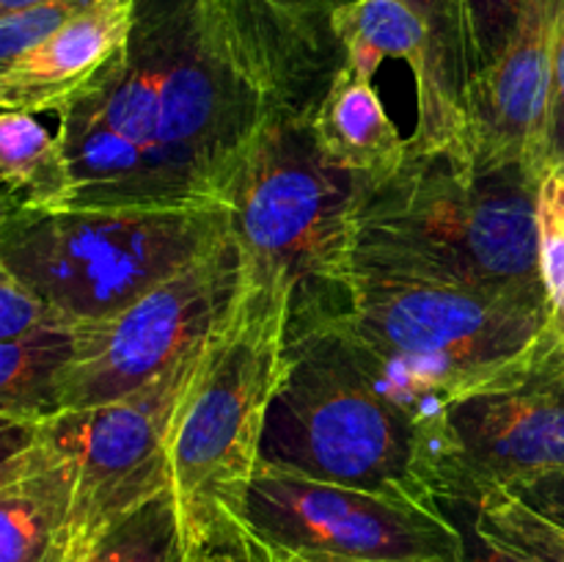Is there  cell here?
I'll return each mask as SVG.
<instances>
[{"label": "cell", "instance_id": "6da1fadb", "mask_svg": "<svg viewBox=\"0 0 564 562\" xmlns=\"http://www.w3.org/2000/svg\"><path fill=\"white\" fill-rule=\"evenodd\" d=\"M290 69L242 0H135L127 47L58 114L72 209L229 207Z\"/></svg>", "mask_w": 564, "mask_h": 562}, {"label": "cell", "instance_id": "7a4b0ae2", "mask_svg": "<svg viewBox=\"0 0 564 562\" xmlns=\"http://www.w3.org/2000/svg\"><path fill=\"white\" fill-rule=\"evenodd\" d=\"M292 320L334 334L380 395L416 413L444 441L449 402L516 367L554 328L545 292L367 273H345L292 306Z\"/></svg>", "mask_w": 564, "mask_h": 562}, {"label": "cell", "instance_id": "3957f363", "mask_svg": "<svg viewBox=\"0 0 564 562\" xmlns=\"http://www.w3.org/2000/svg\"><path fill=\"white\" fill-rule=\"evenodd\" d=\"M540 182L527 163L457 171L441 154L408 158L364 198L345 273L549 295Z\"/></svg>", "mask_w": 564, "mask_h": 562}, {"label": "cell", "instance_id": "277c9868", "mask_svg": "<svg viewBox=\"0 0 564 562\" xmlns=\"http://www.w3.org/2000/svg\"><path fill=\"white\" fill-rule=\"evenodd\" d=\"M259 463L427 510H444L452 488L446 441L380 395L334 334L295 320Z\"/></svg>", "mask_w": 564, "mask_h": 562}, {"label": "cell", "instance_id": "5b68a950", "mask_svg": "<svg viewBox=\"0 0 564 562\" xmlns=\"http://www.w3.org/2000/svg\"><path fill=\"white\" fill-rule=\"evenodd\" d=\"M229 235V207L9 213L0 226V268L75 325L99 323Z\"/></svg>", "mask_w": 564, "mask_h": 562}, {"label": "cell", "instance_id": "8992f818", "mask_svg": "<svg viewBox=\"0 0 564 562\" xmlns=\"http://www.w3.org/2000/svg\"><path fill=\"white\" fill-rule=\"evenodd\" d=\"M317 99H281L231 196V235L251 287H286L292 306L341 279L369 182L330 163L314 136Z\"/></svg>", "mask_w": 564, "mask_h": 562}, {"label": "cell", "instance_id": "52a82bcc", "mask_svg": "<svg viewBox=\"0 0 564 562\" xmlns=\"http://www.w3.org/2000/svg\"><path fill=\"white\" fill-rule=\"evenodd\" d=\"M292 290L251 287L171 428V474L187 534L224 512L251 483L270 402L284 375Z\"/></svg>", "mask_w": 564, "mask_h": 562}, {"label": "cell", "instance_id": "ba28073f", "mask_svg": "<svg viewBox=\"0 0 564 562\" xmlns=\"http://www.w3.org/2000/svg\"><path fill=\"white\" fill-rule=\"evenodd\" d=\"M248 264L235 235L124 306L75 328L61 413L110 406L202 353L240 309Z\"/></svg>", "mask_w": 564, "mask_h": 562}, {"label": "cell", "instance_id": "9c48e42d", "mask_svg": "<svg viewBox=\"0 0 564 562\" xmlns=\"http://www.w3.org/2000/svg\"><path fill=\"white\" fill-rule=\"evenodd\" d=\"M224 510L279 551L369 562H468L466 534L446 510L264 463Z\"/></svg>", "mask_w": 564, "mask_h": 562}, {"label": "cell", "instance_id": "30bf717a", "mask_svg": "<svg viewBox=\"0 0 564 562\" xmlns=\"http://www.w3.org/2000/svg\"><path fill=\"white\" fill-rule=\"evenodd\" d=\"M215 339L202 353L124 400L86 411H64L47 422L33 424L39 435L64 455L75 479L72 562L116 521L174 488L171 428Z\"/></svg>", "mask_w": 564, "mask_h": 562}, {"label": "cell", "instance_id": "8fae6325", "mask_svg": "<svg viewBox=\"0 0 564 562\" xmlns=\"http://www.w3.org/2000/svg\"><path fill=\"white\" fill-rule=\"evenodd\" d=\"M452 488L446 499L512 488L564 468V331L554 328L516 367L446 408Z\"/></svg>", "mask_w": 564, "mask_h": 562}, {"label": "cell", "instance_id": "7c38bea8", "mask_svg": "<svg viewBox=\"0 0 564 562\" xmlns=\"http://www.w3.org/2000/svg\"><path fill=\"white\" fill-rule=\"evenodd\" d=\"M564 0H529L499 64L468 83L466 171L527 163L545 180L554 53Z\"/></svg>", "mask_w": 564, "mask_h": 562}, {"label": "cell", "instance_id": "4fadbf2b", "mask_svg": "<svg viewBox=\"0 0 564 562\" xmlns=\"http://www.w3.org/2000/svg\"><path fill=\"white\" fill-rule=\"evenodd\" d=\"M75 479L33 424L3 422L0 562H72Z\"/></svg>", "mask_w": 564, "mask_h": 562}, {"label": "cell", "instance_id": "5bb4252c", "mask_svg": "<svg viewBox=\"0 0 564 562\" xmlns=\"http://www.w3.org/2000/svg\"><path fill=\"white\" fill-rule=\"evenodd\" d=\"M135 0H99L0 66V108L55 114L80 99L127 47Z\"/></svg>", "mask_w": 564, "mask_h": 562}, {"label": "cell", "instance_id": "9a60e30c", "mask_svg": "<svg viewBox=\"0 0 564 562\" xmlns=\"http://www.w3.org/2000/svg\"><path fill=\"white\" fill-rule=\"evenodd\" d=\"M430 31V64L416 86V130L408 138V158H446L466 171L468 132V33L463 0H408Z\"/></svg>", "mask_w": 564, "mask_h": 562}, {"label": "cell", "instance_id": "2e32d148", "mask_svg": "<svg viewBox=\"0 0 564 562\" xmlns=\"http://www.w3.org/2000/svg\"><path fill=\"white\" fill-rule=\"evenodd\" d=\"M319 149L347 174L380 187L408 163V141L400 136L372 77L341 64L314 108Z\"/></svg>", "mask_w": 564, "mask_h": 562}, {"label": "cell", "instance_id": "e0dca14e", "mask_svg": "<svg viewBox=\"0 0 564 562\" xmlns=\"http://www.w3.org/2000/svg\"><path fill=\"white\" fill-rule=\"evenodd\" d=\"M0 176L3 213H64L75 198V174L58 132L33 114H0Z\"/></svg>", "mask_w": 564, "mask_h": 562}, {"label": "cell", "instance_id": "ac0fdd59", "mask_svg": "<svg viewBox=\"0 0 564 562\" xmlns=\"http://www.w3.org/2000/svg\"><path fill=\"white\" fill-rule=\"evenodd\" d=\"M77 325L55 317L17 339L0 342V419L42 424L58 417L61 378L75 353Z\"/></svg>", "mask_w": 564, "mask_h": 562}, {"label": "cell", "instance_id": "d6986e66", "mask_svg": "<svg viewBox=\"0 0 564 562\" xmlns=\"http://www.w3.org/2000/svg\"><path fill=\"white\" fill-rule=\"evenodd\" d=\"M345 64L375 77L386 58L405 61L419 83L427 75L430 31L408 0H345L330 11Z\"/></svg>", "mask_w": 564, "mask_h": 562}, {"label": "cell", "instance_id": "ffe728a7", "mask_svg": "<svg viewBox=\"0 0 564 562\" xmlns=\"http://www.w3.org/2000/svg\"><path fill=\"white\" fill-rule=\"evenodd\" d=\"M75 562H191V540L174 488L116 521Z\"/></svg>", "mask_w": 564, "mask_h": 562}, {"label": "cell", "instance_id": "44dd1931", "mask_svg": "<svg viewBox=\"0 0 564 562\" xmlns=\"http://www.w3.org/2000/svg\"><path fill=\"white\" fill-rule=\"evenodd\" d=\"M452 499H460L471 512L477 529H482L507 549L538 562H564V529L529 510L510 490L485 488L477 494L452 496Z\"/></svg>", "mask_w": 564, "mask_h": 562}, {"label": "cell", "instance_id": "7402d4cb", "mask_svg": "<svg viewBox=\"0 0 564 562\" xmlns=\"http://www.w3.org/2000/svg\"><path fill=\"white\" fill-rule=\"evenodd\" d=\"M529 0H463L471 77L499 64L516 39Z\"/></svg>", "mask_w": 564, "mask_h": 562}, {"label": "cell", "instance_id": "603a6c76", "mask_svg": "<svg viewBox=\"0 0 564 562\" xmlns=\"http://www.w3.org/2000/svg\"><path fill=\"white\" fill-rule=\"evenodd\" d=\"M540 268L549 290L554 323L564 331V171H554L540 182L538 198Z\"/></svg>", "mask_w": 564, "mask_h": 562}, {"label": "cell", "instance_id": "cb8c5ba5", "mask_svg": "<svg viewBox=\"0 0 564 562\" xmlns=\"http://www.w3.org/2000/svg\"><path fill=\"white\" fill-rule=\"evenodd\" d=\"M99 0H42V3L25 6V9L0 14V66L14 61L33 44L47 39L77 14L97 6Z\"/></svg>", "mask_w": 564, "mask_h": 562}, {"label": "cell", "instance_id": "d4e9b609", "mask_svg": "<svg viewBox=\"0 0 564 562\" xmlns=\"http://www.w3.org/2000/svg\"><path fill=\"white\" fill-rule=\"evenodd\" d=\"M187 540L191 562H275L273 549L226 510L204 523L198 532L187 534Z\"/></svg>", "mask_w": 564, "mask_h": 562}, {"label": "cell", "instance_id": "484cf974", "mask_svg": "<svg viewBox=\"0 0 564 562\" xmlns=\"http://www.w3.org/2000/svg\"><path fill=\"white\" fill-rule=\"evenodd\" d=\"M64 314L55 312L42 295L22 284L14 273L0 268V342L17 339L25 331L39 328Z\"/></svg>", "mask_w": 564, "mask_h": 562}, {"label": "cell", "instance_id": "4316f807", "mask_svg": "<svg viewBox=\"0 0 564 562\" xmlns=\"http://www.w3.org/2000/svg\"><path fill=\"white\" fill-rule=\"evenodd\" d=\"M564 171V9L556 33L554 86H551L549 132H545V176Z\"/></svg>", "mask_w": 564, "mask_h": 562}, {"label": "cell", "instance_id": "83f0119b", "mask_svg": "<svg viewBox=\"0 0 564 562\" xmlns=\"http://www.w3.org/2000/svg\"><path fill=\"white\" fill-rule=\"evenodd\" d=\"M505 490H510L516 499H521L529 510H534L538 516L549 518L551 523L564 529V468L562 472L540 474L534 479H523V483Z\"/></svg>", "mask_w": 564, "mask_h": 562}, {"label": "cell", "instance_id": "f1b7e54d", "mask_svg": "<svg viewBox=\"0 0 564 562\" xmlns=\"http://www.w3.org/2000/svg\"><path fill=\"white\" fill-rule=\"evenodd\" d=\"M444 510L460 523L463 534H466L468 562H538L532 560V556L507 549V545H501L499 540H494L490 534H485L482 529H477L471 512H468V507L463 505L460 499H446Z\"/></svg>", "mask_w": 564, "mask_h": 562}, {"label": "cell", "instance_id": "f546056e", "mask_svg": "<svg viewBox=\"0 0 564 562\" xmlns=\"http://www.w3.org/2000/svg\"><path fill=\"white\" fill-rule=\"evenodd\" d=\"M275 562H369V560H345V556L328 554H301V551H279L273 549Z\"/></svg>", "mask_w": 564, "mask_h": 562}, {"label": "cell", "instance_id": "4dcf8cb0", "mask_svg": "<svg viewBox=\"0 0 564 562\" xmlns=\"http://www.w3.org/2000/svg\"><path fill=\"white\" fill-rule=\"evenodd\" d=\"M42 3V0H0V14H9V11L25 9V6Z\"/></svg>", "mask_w": 564, "mask_h": 562}]
</instances>
